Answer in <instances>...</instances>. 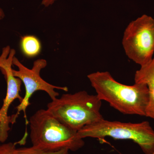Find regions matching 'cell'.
Masks as SVG:
<instances>
[{
  "instance_id": "cell-1",
  "label": "cell",
  "mask_w": 154,
  "mask_h": 154,
  "mask_svg": "<svg viewBox=\"0 0 154 154\" xmlns=\"http://www.w3.org/2000/svg\"><path fill=\"white\" fill-rule=\"evenodd\" d=\"M88 77L101 101L123 114L146 116L149 93L145 84L127 85L116 81L108 72H95Z\"/></svg>"
},
{
  "instance_id": "cell-2",
  "label": "cell",
  "mask_w": 154,
  "mask_h": 154,
  "mask_svg": "<svg viewBox=\"0 0 154 154\" xmlns=\"http://www.w3.org/2000/svg\"><path fill=\"white\" fill-rule=\"evenodd\" d=\"M32 146L49 152L63 149L75 152L85 145L78 132L66 126L46 109H39L29 119Z\"/></svg>"
},
{
  "instance_id": "cell-3",
  "label": "cell",
  "mask_w": 154,
  "mask_h": 154,
  "mask_svg": "<svg viewBox=\"0 0 154 154\" xmlns=\"http://www.w3.org/2000/svg\"><path fill=\"white\" fill-rule=\"evenodd\" d=\"M102 101L97 95L85 91L64 94L51 100L47 110L60 121L77 131L84 127L104 119L101 114Z\"/></svg>"
},
{
  "instance_id": "cell-4",
  "label": "cell",
  "mask_w": 154,
  "mask_h": 154,
  "mask_svg": "<svg viewBox=\"0 0 154 154\" xmlns=\"http://www.w3.org/2000/svg\"><path fill=\"white\" fill-rule=\"evenodd\" d=\"M79 137L132 140L145 154H154V131L148 121L140 123L110 121L102 119L84 127L78 131Z\"/></svg>"
},
{
  "instance_id": "cell-5",
  "label": "cell",
  "mask_w": 154,
  "mask_h": 154,
  "mask_svg": "<svg viewBox=\"0 0 154 154\" xmlns=\"http://www.w3.org/2000/svg\"><path fill=\"white\" fill-rule=\"evenodd\" d=\"M122 44L126 55L140 66L153 59L154 19L143 15L129 23L125 30Z\"/></svg>"
},
{
  "instance_id": "cell-6",
  "label": "cell",
  "mask_w": 154,
  "mask_h": 154,
  "mask_svg": "<svg viewBox=\"0 0 154 154\" xmlns=\"http://www.w3.org/2000/svg\"><path fill=\"white\" fill-rule=\"evenodd\" d=\"M13 64L18 68V70L13 69V74L22 81L25 85V94L22 102L17 107L16 114L11 116V123L14 124L16 121L19 113L23 111L26 119L27 124L29 121L27 120L26 110L30 105L29 100L32 95L37 91L46 92L51 100L57 98L59 94L55 90H61L67 92L68 88L66 87L54 86L43 80L40 76V72L47 65V61L43 59H39L34 62L32 69L26 67L16 57L13 59Z\"/></svg>"
},
{
  "instance_id": "cell-7",
  "label": "cell",
  "mask_w": 154,
  "mask_h": 154,
  "mask_svg": "<svg viewBox=\"0 0 154 154\" xmlns=\"http://www.w3.org/2000/svg\"><path fill=\"white\" fill-rule=\"evenodd\" d=\"M16 53L15 49L7 45L3 48L0 55V70L5 76L7 85V94L0 109L2 114L0 121V145L5 143L8 137L9 124L11 123V116L8 115L9 107L16 99H19L21 102L23 99L20 95L22 81L15 77L13 73V60Z\"/></svg>"
},
{
  "instance_id": "cell-8",
  "label": "cell",
  "mask_w": 154,
  "mask_h": 154,
  "mask_svg": "<svg viewBox=\"0 0 154 154\" xmlns=\"http://www.w3.org/2000/svg\"><path fill=\"white\" fill-rule=\"evenodd\" d=\"M135 83L145 84L148 88L149 102L146 109V116L154 120V57L149 63L140 66L136 72Z\"/></svg>"
},
{
  "instance_id": "cell-9",
  "label": "cell",
  "mask_w": 154,
  "mask_h": 154,
  "mask_svg": "<svg viewBox=\"0 0 154 154\" xmlns=\"http://www.w3.org/2000/svg\"><path fill=\"white\" fill-rule=\"evenodd\" d=\"M20 47L22 54L28 58L35 57L41 51L40 40L33 35H26L22 37L20 40Z\"/></svg>"
},
{
  "instance_id": "cell-10",
  "label": "cell",
  "mask_w": 154,
  "mask_h": 154,
  "mask_svg": "<svg viewBox=\"0 0 154 154\" xmlns=\"http://www.w3.org/2000/svg\"><path fill=\"white\" fill-rule=\"evenodd\" d=\"M69 150L63 149L56 152H49L36 148L33 146L17 148L15 154H69Z\"/></svg>"
},
{
  "instance_id": "cell-11",
  "label": "cell",
  "mask_w": 154,
  "mask_h": 154,
  "mask_svg": "<svg viewBox=\"0 0 154 154\" xmlns=\"http://www.w3.org/2000/svg\"><path fill=\"white\" fill-rule=\"evenodd\" d=\"M16 143H8L0 145V154H15Z\"/></svg>"
},
{
  "instance_id": "cell-12",
  "label": "cell",
  "mask_w": 154,
  "mask_h": 154,
  "mask_svg": "<svg viewBox=\"0 0 154 154\" xmlns=\"http://www.w3.org/2000/svg\"><path fill=\"white\" fill-rule=\"evenodd\" d=\"M57 0H42L41 5L45 7H48L51 5Z\"/></svg>"
},
{
  "instance_id": "cell-13",
  "label": "cell",
  "mask_w": 154,
  "mask_h": 154,
  "mask_svg": "<svg viewBox=\"0 0 154 154\" xmlns=\"http://www.w3.org/2000/svg\"><path fill=\"white\" fill-rule=\"evenodd\" d=\"M5 17V14L3 9L0 7V20H2Z\"/></svg>"
},
{
  "instance_id": "cell-14",
  "label": "cell",
  "mask_w": 154,
  "mask_h": 154,
  "mask_svg": "<svg viewBox=\"0 0 154 154\" xmlns=\"http://www.w3.org/2000/svg\"><path fill=\"white\" fill-rule=\"evenodd\" d=\"M1 119H2V114H1V111H0V121H1Z\"/></svg>"
}]
</instances>
